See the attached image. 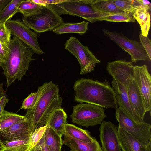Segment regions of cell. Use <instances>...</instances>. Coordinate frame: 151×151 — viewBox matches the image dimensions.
Wrapping results in <instances>:
<instances>
[{
  "label": "cell",
  "mask_w": 151,
  "mask_h": 151,
  "mask_svg": "<svg viewBox=\"0 0 151 151\" xmlns=\"http://www.w3.org/2000/svg\"><path fill=\"white\" fill-rule=\"evenodd\" d=\"M65 132L76 139L88 142H93L95 139L91 135L88 131L81 129L73 124H66Z\"/></svg>",
  "instance_id": "7402d4cb"
},
{
  "label": "cell",
  "mask_w": 151,
  "mask_h": 151,
  "mask_svg": "<svg viewBox=\"0 0 151 151\" xmlns=\"http://www.w3.org/2000/svg\"><path fill=\"white\" fill-rule=\"evenodd\" d=\"M23 0H12L3 10L0 12V23L6 24L16 14V12Z\"/></svg>",
  "instance_id": "4316f807"
},
{
  "label": "cell",
  "mask_w": 151,
  "mask_h": 151,
  "mask_svg": "<svg viewBox=\"0 0 151 151\" xmlns=\"http://www.w3.org/2000/svg\"><path fill=\"white\" fill-rule=\"evenodd\" d=\"M29 140H14L0 143V151H30Z\"/></svg>",
  "instance_id": "cb8c5ba5"
},
{
  "label": "cell",
  "mask_w": 151,
  "mask_h": 151,
  "mask_svg": "<svg viewBox=\"0 0 151 151\" xmlns=\"http://www.w3.org/2000/svg\"><path fill=\"white\" fill-rule=\"evenodd\" d=\"M30 151H50L45 144L42 137L38 142L31 148Z\"/></svg>",
  "instance_id": "836d02e7"
},
{
  "label": "cell",
  "mask_w": 151,
  "mask_h": 151,
  "mask_svg": "<svg viewBox=\"0 0 151 151\" xmlns=\"http://www.w3.org/2000/svg\"><path fill=\"white\" fill-rule=\"evenodd\" d=\"M127 92L132 109L141 119L143 120L146 111L141 93L134 78L128 87Z\"/></svg>",
  "instance_id": "2e32d148"
},
{
  "label": "cell",
  "mask_w": 151,
  "mask_h": 151,
  "mask_svg": "<svg viewBox=\"0 0 151 151\" xmlns=\"http://www.w3.org/2000/svg\"><path fill=\"white\" fill-rule=\"evenodd\" d=\"M9 49L0 42V61L3 62L5 61L8 54Z\"/></svg>",
  "instance_id": "e575fe53"
},
{
  "label": "cell",
  "mask_w": 151,
  "mask_h": 151,
  "mask_svg": "<svg viewBox=\"0 0 151 151\" xmlns=\"http://www.w3.org/2000/svg\"><path fill=\"white\" fill-rule=\"evenodd\" d=\"M1 62L0 61V66H1Z\"/></svg>",
  "instance_id": "ab89813d"
},
{
  "label": "cell",
  "mask_w": 151,
  "mask_h": 151,
  "mask_svg": "<svg viewBox=\"0 0 151 151\" xmlns=\"http://www.w3.org/2000/svg\"><path fill=\"white\" fill-rule=\"evenodd\" d=\"M141 5L142 8L145 9L149 12H150L151 9V4L147 0H137Z\"/></svg>",
  "instance_id": "8d00e7d4"
},
{
  "label": "cell",
  "mask_w": 151,
  "mask_h": 151,
  "mask_svg": "<svg viewBox=\"0 0 151 151\" xmlns=\"http://www.w3.org/2000/svg\"><path fill=\"white\" fill-rule=\"evenodd\" d=\"M115 116L119 127L123 128L142 144L147 145L151 139V125L145 122L137 124L121 108L116 109Z\"/></svg>",
  "instance_id": "ba28073f"
},
{
  "label": "cell",
  "mask_w": 151,
  "mask_h": 151,
  "mask_svg": "<svg viewBox=\"0 0 151 151\" xmlns=\"http://www.w3.org/2000/svg\"><path fill=\"white\" fill-rule=\"evenodd\" d=\"M37 93L38 97L35 106L28 109L24 116L34 130L47 124L51 114L61 108L63 101L58 86L52 81L38 87Z\"/></svg>",
  "instance_id": "7a4b0ae2"
},
{
  "label": "cell",
  "mask_w": 151,
  "mask_h": 151,
  "mask_svg": "<svg viewBox=\"0 0 151 151\" xmlns=\"http://www.w3.org/2000/svg\"><path fill=\"white\" fill-rule=\"evenodd\" d=\"M22 20L28 28L39 33L52 31L63 22L61 16L55 11L51 5L42 6L38 13L23 16Z\"/></svg>",
  "instance_id": "5b68a950"
},
{
  "label": "cell",
  "mask_w": 151,
  "mask_h": 151,
  "mask_svg": "<svg viewBox=\"0 0 151 151\" xmlns=\"http://www.w3.org/2000/svg\"><path fill=\"white\" fill-rule=\"evenodd\" d=\"M133 13L125 12L124 13L111 14L100 18L98 21H106L112 22H135L133 14Z\"/></svg>",
  "instance_id": "f1b7e54d"
},
{
  "label": "cell",
  "mask_w": 151,
  "mask_h": 151,
  "mask_svg": "<svg viewBox=\"0 0 151 151\" xmlns=\"http://www.w3.org/2000/svg\"><path fill=\"white\" fill-rule=\"evenodd\" d=\"M111 84L119 107L122 109L137 124H139L144 122V121L141 119L134 111L130 105L127 94V88L119 81L113 78H112Z\"/></svg>",
  "instance_id": "5bb4252c"
},
{
  "label": "cell",
  "mask_w": 151,
  "mask_h": 151,
  "mask_svg": "<svg viewBox=\"0 0 151 151\" xmlns=\"http://www.w3.org/2000/svg\"><path fill=\"white\" fill-rule=\"evenodd\" d=\"M34 131L27 119L0 132V143L14 140H29Z\"/></svg>",
  "instance_id": "7c38bea8"
},
{
  "label": "cell",
  "mask_w": 151,
  "mask_h": 151,
  "mask_svg": "<svg viewBox=\"0 0 151 151\" xmlns=\"http://www.w3.org/2000/svg\"><path fill=\"white\" fill-rule=\"evenodd\" d=\"M73 88L76 101L107 109L118 108L114 91L106 81L81 78L76 81Z\"/></svg>",
  "instance_id": "6da1fadb"
},
{
  "label": "cell",
  "mask_w": 151,
  "mask_h": 151,
  "mask_svg": "<svg viewBox=\"0 0 151 151\" xmlns=\"http://www.w3.org/2000/svg\"><path fill=\"white\" fill-rule=\"evenodd\" d=\"M140 43L151 59V42L147 36L143 35L141 33L139 35Z\"/></svg>",
  "instance_id": "d6a6232c"
},
{
  "label": "cell",
  "mask_w": 151,
  "mask_h": 151,
  "mask_svg": "<svg viewBox=\"0 0 151 151\" xmlns=\"http://www.w3.org/2000/svg\"><path fill=\"white\" fill-rule=\"evenodd\" d=\"M134 79L142 96L146 112L151 110V77L147 66H134Z\"/></svg>",
  "instance_id": "8fae6325"
},
{
  "label": "cell",
  "mask_w": 151,
  "mask_h": 151,
  "mask_svg": "<svg viewBox=\"0 0 151 151\" xmlns=\"http://www.w3.org/2000/svg\"><path fill=\"white\" fill-rule=\"evenodd\" d=\"M93 0H67L65 2L51 5L59 15L77 16L91 22L109 14L100 12L92 6Z\"/></svg>",
  "instance_id": "277c9868"
},
{
  "label": "cell",
  "mask_w": 151,
  "mask_h": 151,
  "mask_svg": "<svg viewBox=\"0 0 151 151\" xmlns=\"http://www.w3.org/2000/svg\"><path fill=\"white\" fill-rule=\"evenodd\" d=\"M99 131L102 151H121L117 127L109 121H103Z\"/></svg>",
  "instance_id": "4fadbf2b"
},
{
  "label": "cell",
  "mask_w": 151,
  "mask_h": 151,
  "mask_svg": "<svg viewBox=\"0 0 151 151\" xmlns=\"http://www.w3.org/2000/svg\"><path fill=\"white\" fill-rule=\"evenodd\" d=\"M11 32L5 24L0 23V42L8 46L10 41Z\"/></svg>",
  "instance_id": "f546056e"
},
{
  "label": "cell",
  "mask_w": 151,
  "mask_h": 151,
  "mask_svg": "<svg viewBox=\"0 0 151 151\" xmlns=\"http://www.w3.org/2000/svg\"><path fill=\"white\" fill-rule=\"evenodd\" d=\"M43 137L45 144L50 151H61L63 145L61 137L47 125Z\"/></svg>",
  "instance_id": "ffe728a7"
},
{
  "label": "cell",
  "mask_w": 151,
  "mask_h": 151,
  "mask_svg": "<svg viewBox=\"0 0 151 151\" xmlns=\"http://www.w3.org/2000/svg\"><path fill=\"white\" fill-rule=\"evenodd\" d=\"M119 9L127 13H133L137 9L142 8L137 0H110Z\"/></svg>",
  "instance_id": "83f0119b"
},
{
  "label": "cell",
  "mask_w": 151,
  "mask_h": 151,
  "mask_svg": "<svg viewBox=\"0 0 151 151\" xmlns=\"http://www.w3.org/2000/svg\"><path fill=\"white\" fill-rule=\"evenodd\" d=\"M88 24L89 22L85 21L76 23L63 22L53 30L52 32L58 35L73 33L81 36L86 32Z\"/></svg>",
  "instance_id": "d6986e66"
},
{
  "label": "cell",
  "mask_w": 151,
  "mask_h": 151,
  "mask_svg": "<svg viewBox=\"0 0 151 151\" xmlns=\"http://www.w3.org/2000/svg\"><path fill=\"white\" fill-rule=\"evenodd\" d=\"M104 34L130 55L131 62L141 60L151 61L146 51L140 42L130 39L122 33L103 30Z\"/></svg>",
  "instance_id": "9c48e42d"
},
{
  "label": "cell",
  "mask_w": 151,
  "mask_h": 151,
  "mask_svg": "<svg viewBox=\"0 0 151 151\" xmlns=\"http://www.w3.org/2000/svg\"><path fill=\"white\" fill-rule=\"evenodd\" d=\"M47 126V125L35 129L31 135L30 139L31 148L35 146L42 138Z\"/></svg>",
  "instance_id": "4dcf8cb0"
},
{
  "label": "cell",
  "mask_w": 151,
  "mask_h": 151,
  "mask_svg": "<svg viewBox=\"0 0 151 151\" xmlns=\"http://www.w3.org/2000/svg\"><path fill=\"white\" fill-rule=\"evenodd\" d=\"M12 0H0V12L4 9Z\"/></svg>",
  "instance_id": "74e56055"
},
{
  "label": "cell",
  "mask_w": 151,
  "mask_h": 151,
  "mask_svg": "<svg viewBox=\"0 0 151 151\" xmlns=\"http://www.w3.org/2000/svg\"><path fill=\"white\" fill-rule=\"evenodd\" d=\"M26 119L25 116L4 110L0 115V132Z\"/></svg>",
  "instance_id": "d4e9b609"
},
{
  "label": "cell",
  "mask_w": 151,
  "mask_h": 151,
  "mask_svg": "<svg viewBox=\"0 0 151 151\" xmlns=\"http://www.w3.org/2000/svg\"><path fill=\"white\" fill-rule=\"evenodd\" d=\"M5 24L11 34L16 37L28 45L34 53L37 55L45 54L38 42L39 33L32 31L20 19H10Z\"/></svg>",
  "instance_id": "30bf717a"
},
{
  "label": "cell",
  "mask_w": 151,
  "mask_h": 151,
  "mask_svg": "<svg viewBox=\"0 0 151 151\" xmlns=\"http://www.w3.org/2000/svg\"><path fill=\"white\" fill-rule=\"evenodd\" d=\"M5 93V91L3 88V84L0 83V97L4 95Z\"/></svg>",
  "instance_id": "f35d334b"
},
{
  "label": "cell",
  "mask_w": 151,
  "mask_h": 151,
  "mask_svg": "<svg viewBox=\"0 0 151 151\" xmlns=\"http://www.w3.org/2000/svg\"><path fill=\"white\" fill-rule=\"evenodd\" d=\"M133 16L138 22L140 27L141 34L143 36H147L150 26V13L143 8L136 9Z\"/></svg>",
  "instance_id": "44dd1931"
},
{
  "label": "cell",
  "mask_w": 151,
  "mask_h": 151,
  "mask_svg": "<svg viewBox=\"0 0 151 151\" xmlns=\"http://www.w3.org/2000/svg\"><path fill=\"white\" fill-rule=\"evenodd\" d=\"M9 101L5 95L0 97V115L5 110L4 108Z\"/></svg>",
  "instance_id": "d590c367"
},
{
  "label": "cell",
  "mask_w": 151,
  "mask_h": 151,
  "mask_svg": "<svg viewBox=\"0 0 151 151\" xmlns=\"http://www.w3.org/2000/svg\"><path fill=\"white\" fill-rule=\"evenodd\" d=\"M63 144L68 146L71 151H102L98 141L95 139L91 142L76 139L65 132Z\"/></svg>",
  "instance_id": "e0dca14e"
},
{
  "label": "cell",
  "mask_w": 151,
  "mask_h": 151,
  "mask_svg": "<svg viewBox=\"0 0 151 151\" xmlns=\"http://www.w3.org/2000/svg\"><path fill=\"white\" fill-rule=\"evenodd\" d=\"M38 97L37 92L32 93L23 101L20 109H32L35 106Z\"/></svg>",
  "instance_id": "1f68e13d"
},
{
  "label": "cell",
  "mask_w": 151,
  "mask_h": 151,
  "mask_svg": "<svg viewBox=\"0 0 151 151\" xmlns=\"http://www.w3.org/2000/svg\"><path fill=\"white\" fill-rule=\"evenodd\" d=\"M118 138L123 151H151V139L147 145L142 144L123 128L117 127Z\"/></svg>",
  "instance_id": "9a60e30c"
},
{
  "label": "cell",
  "mask_w": 151,
  "mask_h": 151,
  "mask_svg": "<svg viewBox=\"0 0 151 151\" xmlns=\"http://www.w3.org/2000/svg\"><path fill=\"white\" fill-rule=\"evenodd\" d=\"M92 6L100 12L109 14L126 12L119 9L110 0H93Z\"/></svg>",
  "instance_id": "603a6c76"
},
{
  "label": "cell",
  "mask_w": 151,
  "mask_h": 151,
  "mask_svg": "<svg viewBox=\"0 0 151 151\" xmlns=\"http://www.w3.org/2000/svg\"><path fill=\"white\" fill-rule=\"evenodd\" d=\"M42 6L35 3L30 0H23L16 12L22 13L23 16H27L38 13Z\"/></svg>",
  "instance_id": "484cf974"
},
{
  "label": "cell",
  "mask_w": 151,
  "mask_h": 151,
  "mask_svg": "<svg viewBox=\"0 0 151 151\" xmlns=\"http://www.w3.org/2000/svg\"><path fill=\"white\" fill-rule=\"evenodd\" d=\"M67 115L61 108L54 111L48 119L47 124L62 137L65 131Z\"/></svg>",
  "instance_id": "ac0fdd59"
},
{
  "label": "cell",
  "mask_w": 151,
  "mask_h": 151,
  "mask_svg": "<svg viewBox=\"0 0 151 151\" xmlns=\"http://www.w3.org/2000/svg\"><path fill=\"white\" fill-rule=\"evenodd\" d=\"M106 116L103 108L87 103L74 106L70 116L73 123L87 127L101 124Z\"/></svg>",
  "instance_id": "8992f818"
},
{
  "label": "cell",
  "mask_w": 151,
  "mask_h": 151,
  "mask_svg": "<svg viewBox=\"0 0 151 151\" xmlns=\"http://www.w3.org/2000/svg\"><path fill=\"white\" fill-rule=\"evenodd\" d=\"M64 48L77 59L80 66L81 75L93 71L96 65L100 63L88 47L83 45L75 37L71 36L66 41Z\"/></svg>",
  "instance_id": "52a82bcc"
},
{
  "label": "cell",
  "mask_w": 151,
  "mask_h": 151,
  "mask_svg": "<svg viewBox=\"0 0 151 151\" xmlns=\"http://www.w3.org/2000/svg\"><path fill=\"white\" fill-rule=\"evenodd\" d=\"M8 54L1 67L6 80L8 87L16 80H21L29 69L30 63L34 60V53L27 45L15 36L11 39L8 46Z\"/></svg>",
  "instance_id": "3957f363"
}]
</instances>
